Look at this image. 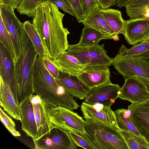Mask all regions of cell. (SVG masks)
Returning a JSON list of instances; mask_svg holds the SVG:
<instances>
[{
  "label": "cell",
  "instance_id": "1",
  "mask_svg": "<svg viewBox=\"0 0 149 149\" xmlns=\"http://www.w3.org/2000/svg\"><path fill=\"white\" fill-rule=\"evenodd\" d=\"M53 3L44 1L37 6L33 17L32 24L41 40L45 55L53 60L67 50L68 35L64 27V15Z\"/></svg>",
  "mask_w": 149,
  "mask_h": 149
},
{
  "label": "cell",
  "instance_id": "2",
  "mask_svg": "<svg viewBox=\"0 0 149 149\" xmlns=\"http://www.w3.org/2000/svg\"><path fill=\"white\" fill-rule=\"evenodd\" d=\"M37 56L26 32L22 50L17 60L14 63L15 77L19 103L34 93L33 75Z\"/></svg>",
  "mask_w": 149,
  "mask_h": 149
},
{
  "label": "cell",
  "instance_id": "3",
  "mask_svg": "<svg viewBox=\"0 0 149 149\" xmlns=\"http://www.w3.org/2000/svg\"><path fill=\"white\" fill-rule=\"evenodd\" d=\"M85 120L86 133L81 135L94 149H129L120 130L95 120Z\"/></svg>",
  "mask_w": 149,
  "mask_h": 149
},
{
  "label": "cell",
  "instance_id": "4",
  "mask_svg": "<svg viewBox=\"0 0 149 149\" xmlns=\"http://www.w3.org/2000/svg\"><path fill=\"white\" fill-rule=\"evenodd\" d=\"M46 102L48 117L54 125L80 135L86 133V121L77 113L66 108Z\"/></svg>",
  "mask_w": 149,
  "mask_h": 149
},
{
  "label": "cell",
  "instance_id": "5",
  "mask_svg": "<svg viewBox=\"0 0 149 149\" xmlns=\"http://www.w3.org/2000/svg\"><path fill=\"white\" fill-rule=\"evenodd\" d=\"M104 44L80 46L69 45L66 52L75 57L85 68L95 66L109 67L113 58L109 57L104 49Z\"/></svg>",
  "mask_w": 149,
  "mask_h": 149
},
{
  "label": "cell",
  "instance_id": "6",
  "mask_svg": "<svg viewBox=\"0 0 149 149\" xmlns=\"http://www.w3.org/2000/svg\"><path fill=\"white\" fill-rule=\"evenodd\" d=\"M149 61L140 56H127L118 54L112 64L125 79L136 76L149 79Z\"/></svg>",
  "mask_w": 149,
  "mask_h": 149
},
{
  "label": "cell",
  "instance_id": "7",
  "mask_svg": "<svg viewBox=\"0 0 149 149\" xmlns=\"http://www.w3.org/2000/svg\"><path fill=\"white\" fill-rule=\"evenodd\" d=\"M36 149H77L68 132L54 125L50 131L33 140Z\"/></svg>",
  "mask_w": 149,
  "mask_h": 149
},
{
  "label": "cell",
  "instance_id": "8",
  "mask_svg": "<svg viewBox=\"0 0 149 149\" xmlns=\"http://www.w3.org/2000/svg\"><path fill=\"white\" fill-rule=\"evenodd\" d=\"M0 15L13 42L17 58L22 48L24 34L26 32L24 23L16 16L14 10L8 6L0 4Z\"/></svg>",
  "mask_w": 149,
  "mask_h": 149
},
{
  "label": "cell",
  "instance_id": "9",
  "mask_svg": "<svg viewBox=\"0 0 149 149\" xmlns=\"http://www.w3.org/2000/svg\"><path fill=\"white\" fill-rule=\"evenodd\" d=\"M111 107L100 103L94 104L83 102L81 109L84 118L94 120L112 127L120 130L114 111Z\"/></svg>",
  "mask_w": 149,
  "mask_h": 149
},
{
  "label": "cell",
  "instance_id": "10",
  "mask_svg": "<svg viewBox=\"0 0 149 149\" xmlns=\"http://www.w3.org/2000/svg\"><path fill=\"white\" fill-rule=\"evenodd\" d=\"M121 88L110 82L92 88L85 102L91 104L100 103L111 107L118 98Z\"/></svg>",
  "mask_w": 149,
  "mask_h": 149
},
{
  "label": "cell",
  "instance_id": "11",
  "mask_svg": "<svg viewBox=\"0 0 149 149\" xmlns=\"http://www.w3.org/2000/svg\"><path fill=\"white\" fill-rule=\"evenodd\" d=\"M131 111L130 119L144 140L149 144V98L139 103L128 106Z\"/></svg>",
  "mask_w": 149,
  "mask_h": 149
},
{
  "label": "cell",
  "instance_id": "12",
  "mask_svg": "<svg viewBox=\"0 0 149 149\" xmlns=\"http://www.w3.org/2000/svg\"><path fill=\"white\" fill-rule=\"evenodd\" d=\"M125 79L118 98L128 100L132 103H141L149 98V93L145 86L136 77Z\"/></svg>",
  "mask_w": 149,
  "mask_h": 149
},
{
  "label": "cell",
  "instance_id": "13",
  "mask_svg": "<svg viewBox=\"0 0 149 149\" xmlns=\"http://www.w3.org/2000/svg\"><path fill=\"white\" fill-rule=\"evenodd\" d=\"M123 35L130 45L144 41L149 37V19H130L125 21Z\"/></svg>",
  "mask_w": 149,
  "mask_h": 149
},
{
  "label": "cell",
  "instance_id": "14",
  "mask_svg": "<svg viewBox=\"0 0 149 149\" xmlns=\"http://www.w3.org/2000/svg\"><path fill=\"white\" fill-rule=\"evenodd\" d=\"M30 97L38 129L37 139L48 133L54 125L48 117L46 100L37 94Z\"/></svg>",
  "mask_w": 149,
  "mask_h": 149
},
{
  "label": "cell",
  "instance_id": "15",
  "mask_svg": "<svg viewBox=\"0 0 149 149\" xmlns=\"http://www.w3.org/2000/svg\"><path fill=\"white\" fill-rule=\"evenodd\" d=\"M0 76L10 88L17 102L20 104L15 77L14 62L7 51L1 43Z\"/></svg>",
  "mask_w": 149,
  "mask_h": 149
},
{
  "label": "cell",
  "instance_id": "16",
  "mask_svg": "<svg viewBox=\"0 0 149 149\" xmlns=\"http://www.w3.org/2000/svg\"><path fill=\"white\" fill-rule=\"evenodd\" d=\"M77 77L89 88L94 87L111 82L109 67L95 66L85 68Z\"/></svg>",
  "mask_w": 149,
  "mask_h": 149
},
{
  "label": "cell",
  "instance_id": "17",
  "mask_svg": "<svg viewBox=\"0 0 149 149\" xmlns=\"http://www.w3.org/2000/svg\"><path fill=\"white\" fill-rule=\"evenodd\" d=\"M59 85L63 87L74 97L80 100L87 97L91 90L78 78L77 76L68 74L60 71L57 79Z\"/></svg>",
  "mask_w": 149,
  "mask_h": 149
},
{
  "label": "cell",
  "instance_id": "18",
  "mask_svg": "<svg viewBox=\"0 0 149 149\" xmlns=\"http://www.w3.org/2000/svg\"><path fill=\"white\" fill-rule=\"evenodd\" d=\"M21 107V128L26 134L36 139L38 129L30 96L20 103Z\"/></svg>",
  "mask_w": 149,
  "mask_h": 149
},
{
  "label": "cell",
  "instance_id": "19",
  "mask_svg": "<svg viewBox=\"0 0 149 149\" xmlns=\"http://www.w3.org/2000/svg\"><path fill=\"white\" fill-rule=\"evenodd\" d=\"M0 102L1 106L10 116L21 121L20 105L17 102L10 88L1 77Z\"/></svg>",
  "mask_w": 149,
  "mask_h": 149
},
{
  "label": "cell",
  "instance_id": "20",
  "mask_svg": "<svg viewBox=\"0 0 149 149\" xmlns=\"http://www.w3.org/2000/svg\"><path fill=\"white\" fill-rule=\"evenodd\" d=\"M84 26L93 28L105 34L114 36L113 31L104 17L102 8L98 5L86 13L82 23Z\"/></svg>",
  "mask_w": 149,
  "mask_h": 149
},
{
  "label": "cell",
  "instance_id": "21",
  "mask_svg": "<svg viewBox=\"0 0 149 149\" xmlns=\"http://www.w3.org/2000/svg\"><path fill=\"white\" fill-rule=\"evenodd\" d=\"M53 62L60 72L70 75L77 76L85 68L75 57L66 52L53 60Z\"/></svg>",
  "mask_w": 149,
  "mask_h": 149
},
{
  "label": "cell",
  "instance_id": "22",
  "mask_svg": "<svg viewBox=\"0 0 149 149\" xmlns=\"http://www.w3.org/2000/svg\"><path fill=\"white\" fill-rule=\"evenodd\" d=\"M125 7L130 19H149V0H130Z\"/></svg>",
  "mask_w": 149,
  "mask_h": 149
},
{
  "label": "cell",
  "instance_id": "23",
  "mask_svg": "<svg viewBox=\"0 0 149 149\" xmlns=\"http://www.w3.org/2000/svg\"><path fill=\"white\" fill-rule=\"evenodd\" d=\"M102 10L105 20L113 31L114 36L123 34L125 21L123 19L121 12L109 8Z\"/></svg>",
  "mask_w": 149,
  "mask_h": 149
},
{
  "label": "cell",
  "instance_id": "24",
  "mask_svg": "<svg viewBox=\"0 0 149 149\" xmlns=\"http://www.w3.org/2000/svg\"><path fill=\"white\" fill-rule=\"evenodd\" d=\"M113 37L112 35L84 26L82 30L80 39L77 44L80 46H91L99 44V42L102 40L113 39Z\"/></svg>",
  "mask_w": 149,
  "mask_h": 149
},
{
  "label": "cell",
  "instance_id": "25",
  "mask_svg": "<svg viewBox=\"0 0 149 149\" xmlns=\"http://www.w3.org/2000/svg\"><path fill=\"white\" fill-rule=\"evenodd\" d=\"M117 124L120 130L132 132L144 140L141 135L130 119V111L123 108L117 109L114 111Z\"/></svg>",
  "mask_w": 149,
  "mask_h": 149
},
{
  "label": "cell",
  "instance_id": "26",
  "mask_svg": "<svg viewBox=\"0 0 149 149\" xmlns=\"http://www.w3.org/2000/svg\"><path fill=\"white\" fill-rule=\"evenodd\" d=\"M23 23L24 30L30 39L38 56L41 57L46 55L40 38L32 24L29 21Z\"/></svg>",
  "mask_w": 149,
  "mask_h": 149
},
{
  "label": "cell",
  "instance_id": "27",
  "mask_svg": "<svg viewBox=\"0 0 149 149\" xmlns=\"http://www.w3.org/2000/svg\"><path fill=\"white\" fill-rule=\"evenodd\" d=\"M0 42L9 53L13 62L17 58L12 40L4 24L1 17L0 16Z\"/></svg>",
  "mask_w": 149,
  "mask_h": 149
},
{
  "label": "cell",
  "instance_id": "28",
  "mask_svg": "<svg viewBox=\"0 0 149 149\" xmlns=\"http://www.w3.org/2000/svg\"><path fill=\"white\" fill-rule=\"evenodd\" d=\"M121 132L129 149H149V144L144 139L128 131Z\"/></svg>",
  "mask_w": 149,
  "mask_h": 149
},
{
  "label": "cell",
  "instance_id": "29",
  "mask_svg": "<svg viewBox=\"0 0 149 149\" xmlns=\"http://www.w3.org/2000/svg\"><path fill=\"white\" fill-rule=\"evenodd\" d=\"M149 51V40L143 41L136 44L129 49L122 45L119 48L118 54L127 56H139Z\"/></svg>",
  "mask_w": 149,
  "mask_h": 149
},
{
  "label": "cell",
  "instance_id": "30",
  "mask_svg": "<svg viewBox=\"0 0 149 149\" xmlns=\"http://www.w3.org/2000/svg\"><path fill=\"white\" fill-rule=\"evenodd\" d=\"M46 0H22L17 9L21 15L33 17L38 6Z\"/></svg>",
  "mask_w": 149,
  "mask_h": 149
},
{
  "label": "cell",
  "instance_id": "31",
  "mask_svg": "<svg viewBox=\"0 0 149 149\" xmlns=\"http://www.w3.org/2000/svg\"><path fill=\"white\" fill-rule=\"evenodd\" d=\"M73 11L74 16L79 23L84 20L86 13L82 8L79 0H66Z\"/></svg>",
  "mask_w": 149,
  "mask_h": 149
},
{
  "label": "cell",
  "instance_id": "32",
  "mask_svg": "<svg viewBox=\"0 0 149 149\" xmlns=\"http://www.w3.org/2000/svg\"><path fill=\"white\" fill-rule=\"evenodd\" d=\"M0 118L1 121L8 131L15 136H19L21 134L15 129V125L12 119L0 108Z\"/></svg>",
  "mask_w": 149,
  "mask_h": 149
},
{
  "label": "cell",
  "instance_id": "33",
  "mask_svg": "<svg viewBox=\"0 0 149 149\" xmlns=\"http://www.w3.org/2000/svg\"><path fill=\"white\" fill-rule=\"evenodd\" d=\"M41 58L48 71L55 79H57L60 71L54 64L53 60L46 55Z\"/></svg>",
  "mask_w": 149,
  "mask_h": 149
},
{
  "label": "cell",
  "instance_id": "34",
  "mask_svg": "<svg viewBox=\"0 0 149 149\" xmlns=\"http://www.w3.org/2000/svg\"><path fill=\"white\" fill-rule=\"evenodd\" d=\"M68 132L77 146L85 149H94L89 142L81 135L70 132Z\"/></svg>",
  "mask_w": 149,
  "mask_h": 149
},
{
  "label": "cell",
  "instance_id": "35",
  "mask_svg": "<svg viewBox=\"0 0 149 149\" xmlns=\"http://www.w3.org/2000/svg\"><path fill=\"white\" fill-rule=\"evenodd\" d=\"M46 1L53 3L58 8L61 9L65 12L67 13L74 16L73 11L66 0H46Z\"/></svg>",
  "mask_w": 149,
  "mask_h": 149
},
{
  "label": "cell",
  "instance_id": "36",
  "mask_svg": "<svg viewBox=\"0 0 149 149\" xmlns=\"http://www.w3.org/2000/svg\"><path fill=\"white\" fill-rule=\"evenodd\" d=\"M81 5L86 13L97 6V0H79Z\"/></svg>",
  "mask_w": 149,
  "mask_h": 149
},
{
  "label": "cell",
  "instance_id": "37",
  "mask_svg": "<svg viewBox=\"0 0 149 149\" xmlns=\"http://www.w3.org/2000/svg\"><path fill=\"white\" fill-rule=\"evenodd\" d=\"M22 0H0V4L5 5L14 10L17 9Z\"/></svg>",
  "mask_w": 149,
  "mask_h": 149
},
{
  "label": "cell",
  "instance_id": "38",
  "mask_svg": "<svg viewBox=\"0 0 149 149\" xmlns=\"http://www.w3.org/2000/svg\"><path fill=\"white\" fill-rule=\"evenodd\" d=\"M117 0H97L98 6L102 9L109 8L116 5Z\"/></svg>",
  "mask_w": 149,
  "mask_h": 149
},
{
  "label": "cell",
  "instance_id": "39",
  "mask_svg": "<svg viewBox=\"0 0 149 149\" xmlns=\"http://www.w3.org/2000/svg\"><path fill=\"white\" fill-rule=\"evenodd\" d=\"M136 77L143 83L149 93V79L139 77Z\"/></svg>",
  "mask_w": 149,
  "mask_h": 149
},
{
  "label": "cell",
  "instance_id": "40",
  "mask_svg": "<svg viewBox=\"0 0 149 149\" xmlns=\"http://www.w3.org/2000/svg\"><path fill=\"white\" fill-rule=\"evenodd\" d=\"M130 0H117L116 5V6L120 8L123 7H125L127 3Z\"/></svg>",
  "mask_w": 149,
  "mask_h": 149
},
{
  "label": "cell",
  "instance_id": "41",
  "mask_svg": "<svg viewBox=\"0 0 149 149\" xmlns=\"http://www.w3.org/2000/svg\"><path fill=\"white\" fill-rule=\"evenodd\" d=\"M139 56L144 59H149V51L144 53Z\"/></svg>",
  "mask_w": 149,
  "mask_h": 149
},
{
  "label": "cell",
  "instance_id": "42",
  "mask_svg": "<svg viewBox=\"0 0 149 149\" xmlns=\"http://www.w3.org/2000/svg\"><path fill=\"white\" fill-rule=\"evenodd\" d=\"M149 40V37H148V38H147L144 41H146Z\"/></svg>",
  "mask_w": 149,
  "mask_h": 149
},
{
  "label": "cell",
  "instance_id": "43",
  "mask_svg": "<svg viewBox=\"0 0 149 149\" xmlns=\"http://www.w3.org/2000/svg\"></svg>",
  "mask_w": 149,
  "mask_h": 149
}]
</instances>
